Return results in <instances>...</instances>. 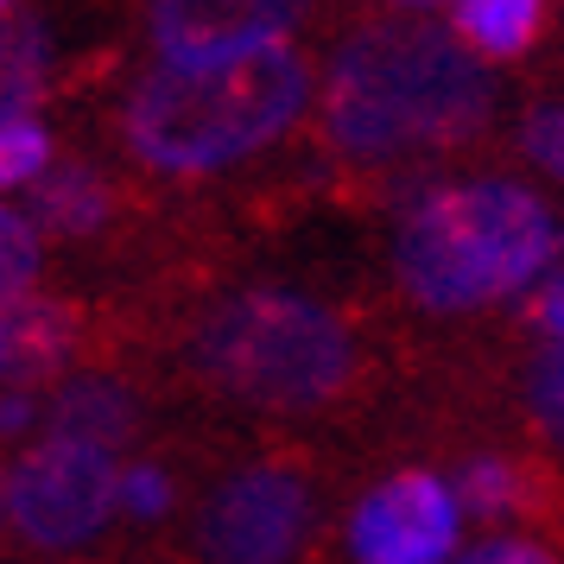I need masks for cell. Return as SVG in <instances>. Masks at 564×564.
<instances>
[{
    "mask_svg": "<svg viewBox=\"0 0 564 564\" xmlns=\"http://www.w3.org/2000/svg\"><path fill=\"white\" fill-rule=\"evenodd\" d=\"M495 115V83L457 32L368 26L330 57L324 133L349 159H412L476 140Z\"/></svg>",
    "mask_w": 564,
    "mask_h": 564,
    "instance_id": "6da1fadb",
    "label": "cell"
},
{
    "mask_svg": "<svg viewBox=\"0 0 564 564\" xmlns=\"http://www.w3.org/2000/svg\"><path fill=\"white\" fill-rule=\"evenodd\" d=\"M311 102V64L285 45L159 64L128 96V147L153 172L197 178L273 147Z\"/></svg>",
    "mask_w": 564,
    "mask_h": 564,
    "instance_id": "7a4b0ae2",
    "label": "cell"
},
{
    "mask_svg": "<svg viewBox=\"0 0 564 564\" xmlns=\"http://www.w3.org/2000/svg\"><path fill=\"white\" fill-rule=\"evenodd\" d=\"M564 254L552 209L527 184L508 178H451L412 197L393 235L400 285L425 311H476L520 299Z\"/></svg>",
    "mask_w": 564,
    "mask_h": 564,
    "instance_id": "3957f363",
    "label": "cell"
},
{
    "mask_svg": "<svg viewBox=\"0 0 564 564\" xmlns=\"http://www.w3.org/2000/svg\"><path fill=\"white\" fill-rule=\"evenodd\" d=\"M191 356L229 400L267 412H311L356 375V336L330 305L292 285H241L197 324Z\"/></svg>",
    "mask_w": 564,
    "mask_h": 564,
    "instance_id": "277c9868",
    "label": "cell"
},
{
    "mask_svg": "<svg viewBox=\"0 0 564 564\" xmlns=\"http://www.w3.org/2000/svg\"><path fill=\"white\" fill-rule=\"evenodd\" d=\"M121 508V463L115 451L77 444V437H45L7 476V520L20 539L45 552L89 545Z\"/></svg>",
    "mask_w": 564,
    "mask_h": 564,
    "instance_id": "5b68a950",
    "label": "cell"
},
{
    "mask_svg": "<svg viewBox=\"0 0 564 564\" xmlns=\"http://www.w3.org/2000/svg\"><path fill=\"white\" fill-rule=\"evenodd\" d=\"M311 533V482L280 463H254L209 495L197 545L209 564H292Z\"/></svg>",
    "mask_w": 564,
    "mask_h": 564,
    "instance_id": "8992f818",
    "label": "cell"
},
{
    "mask_svg": "<svg viewBox=\"0 0 564 564\" xmlns=\"http://www.w3.org/2000/svg\"><path fill=\"white\" fill-rule=\"evenodd\" d=\"M457 488L425 469H406L375 495H361L356 520H349V552H356V564H444L457 552Z\"/></svg>",
    "mask_w": 564,
    "mask_h": 564,
    "instance_id": "52a82bcc",
    "label": "cell"
},
{
    "mask_svg": "<svg viewBox=\"0 0 564 564\" xmlns=\"http://www.w3.org/2000/svg\"><path fill=\"white\" fill-rule=\"evenodd\" d=\"M299 13H305V0H153L147 7L159 52L172 64L280 45V32H292Z\"/></svg>",
    "mask_w": 564,
    "mask_h": 564,
    "instance_id": "ba28073f",
    "label": "cell"
},
{
    "mask_svg": "<svg viewBox=\"0 0 564 564\" xmlns=\"http://www.w3.org/2000/svg\"><path fill=\"white\" fill-rule=\"evenodd\" d=\"M0 336H7V375H13V387H52V381H64V368L77 356L83 324L64 299L20 292V299H0Z\"/></svg>",
    "mask_w": 564,
    "mask_h": 564,
    "instance_id": "9c48e42d",
    "label": "cell"
},
{
    "mask_svg": "<svg viewBox=\"0 0 564 564\" xmlns=\"http://www.w3.org/2000/svg\"><path fill=\"white\" fill-rule=\"evenodd\" d=\"M45 432L96 444V451H121L140 432V406L108 375H64V381L45 387Z\"/></svg>",
    "mask_w": 564,
    "mask_h": 564,
    "instance_id": "30bf717a",
    "label": "cell"
},
{
    "mask_svg": "<svg viewBox=\"0 0 564 564\" xmlns=\"http://www.w3.org/2000/svg\"><path fill=\"white\" fill-rule=\"evenodd\" d=\"M108 216H115V191H108V178L96 165H52L45 178L32 184V223L45 235L83 241V235L102 229Z\"/></svg>",
    "mask_w": 564,
    "mask_h": 564,
    "instance_id": "8fae6325",
    "label": "cell"
},
{
    "mask_svg": "<svg viewBox=\"0 0 564 564\" xmlns=\"http://www.w3.org/2000/svg\"><path fill=\"white\" fill-rule=\"evenodd\" d=\"M451 32L476 57H520L545 32V0H451Z\"/></svg>",
    "mask_w": 564,
    "mask_h": 564,
    "instance_id": "7c38bea8",
    "label": "cell"
},
{
    "mask_svg": "<svg viewBox=\"0 0 564 564\" xmlns=\"http://www.w3.org/2000/svg\"><path fill=\"white\" fill-rule=\"evenodd\" d=\"M45 70H52V39L39 20H0V121L32 115L45 96Z\"/></svg>",
    "mask_w": 564,
    "mask_h": 564,
    "instance_id": "4fadbf2b",
    "label": "cell"
},
{
    "mask_svg": "<svg viewBox=\"0 0 564 564\" xmlns=\"http://www.w3.org/2000/svg\"><path fill=\"white\" fill-rule=\"evenodd\" d=\"M527 469L508 457H469L457 476V501L463 513H488V520H501V513H520L527 508Z\"/></svg>",
    "mask_w": 564,
    "mask_h": 564,
    "instance_id": "5bb4252c",
    "label": "cell"
},
{
    "mask_svg": "<svg viewBox=\"0 0 564 564\" xmlns=\"http://www.w3.org/2000/svg\"><path fill=\"white\" fill-rule=\"evenodd\" d=\"M52 172V133L39 115H13L0 121V191H20V184H39Z\"/></svg>",
    "mask_w": 564,
    "mask_h": 564,
    "instance_id": "9a60e30c",
    "label": "cell"
},
{
    "mask_svg": "<svg viewBox=\"0 0 564 564\" xmlns=\"http://www.w3.org/2000/svg\"><path fill=\"white\" fill-rule=\"evenodd\" d=\"M39 260H45L39 223L0 204V299H20V292H32V280H39Z\"/></svg>",
    "mask_w": 564,
    "mask_h": 564,
    "instance_id": "2e32d148",
    "label": "cell"
},
{
    "mask_svg": "<svg viewBox=\"0 0 564 564\" xmlns=\"http://www.w3.org/2000/svg\"><path fill=\"white\" fill-rule=\"evenodd\" d=\"M527 400H533L539 425L564 444V336H552V343L539 349L533 375H527Z\"/></svg>",
    "mask_w": 564,
    "mask_h": 564,
    "instance_id": "e0dca14e",
    "label": "cell"
},
{
    "mask_svg": "<svg viewBox=\"0 0 564 564\" xmlns=\"http://www.w3.org/2000/svg\"><path fill=\"white\" fill-rule=\"evenodd\" d=\"M121 508H128L133 520H159V513L172 508V476H165V469H153V463H133V469H121Z\"/></svg>",
    "mask_w": 564,
    "mask_h": 564,
    "instance_id": "ac0fdd59",
    "label": "cell"
},
{
    "mask_svg": "<svg viewBox=\"0 0 564 564\" xmlns=\"http://www.w3.org/2000/svg\"><path fill=\"white\" fill-rule=\"evenodd\" d=\"M520 153L533 159L539 172L564 178V108H539L533 121L520 128Z\"/></svg>",
    "mask_w": 564,
    "mask_h": 564,
    "instance_id": "d6986e66",
    "label": "cell"
},
{
    "mask_svg": "<svg viewBox=\"0 0 564 564\" xmlns=\"http://www.w3.org/2000/svg\"><path fill=\"white\" fill-rule=\"evenodd\" d=\"M457 564H558L539 539H520V533H501V539H482L476 552H463Z\"/></svg>",
    "mask_w": 564,
    "mask_h": 564,
    "instance_id": "ffe728a7",
    "label": "cell"
},
{
    "mask_svg": "<svg viewBox=\"0 0 564 564\" xmlns=\"http://www.w3.org/2000/svg\"><path fill=\"white\" fill-rule=\"evenodd\" d=\"M527 317H533V330L545 336V343H552V336H564V254H558V267L533 285V305H527Z\"/></svg>",
    "mask_w": 564,
    "mask_h": 564,
    "instance_id": "44dd1931",
    "label": "cell"
},
{
    "mask_svg": "<svg viewBox=\"0 0 564 564\" xmlns=\"http://www.w3.org/2000/svg\"><path fill=\"white\" fill-rule=\"evenodd\" d=\"M45 419V400H39V387H7L0 393V437H20L26 425Z\"/></svg>",
    "mask_w": 564,
    "mask_h": 564,
    "instance_id": "7402d4cb",
    "label": "cell"
},
{
    "mask_svg": "<svg viewBox=\"0 0 564 564\" xmlns=\"http://www.w3.org/2000/svg\"><path fill=\"white\" fill-rule=\"evenodd\" d=\"M400 7H444V0H400Z\"/></svg>",
    "mask_w": 564,
    "mask_h": 564,
    "instance_id": "603a6c76",
    "label": "cell"
},
{
    "mask_svg": "<svg viewBox=\"0 0 564 564\" xmlns=\"http://www.w3.org/2000/svg\"><path fill=\"white\" fill-rule=\"evenodd\" d=\"M0 368H7V336H0Z\"/></svg>",
    "mask_w": 564,
    "mask_h": 564,
    "instance_id": "cb8c5ba5",
    "label": "cell"
},
{
    "mask_svg": "<svg viewBox=\"0 0 564 564\" xmlns=\"http://www.w3.org/2000/svg\"><path fill=\"white\" fill-rule=\"evenodd\" d=\"M0 508H7V482H0Z\"/></svg>",
    "mask_w": 564,
    "mask_h": 564,
    "instance_id": "d4e9b609",
    "label": "cell"
},
{
    "mask_svg": "<svg viewBox=\"0 0 564 564\" xmlns=\"http://www.w3.org/2000/svg\"><path fill=\"white\" fill-rule=\"evenodd\" d=\"M0 13H7V0H0Z\"/></svg>",
    "mask_w": 564,
    "mask_h": 564,
    "instance_id": "484cf974",
    "label": "cell"
}]
</instances>
